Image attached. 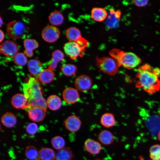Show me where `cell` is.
Returning a JSON list of instances; mask_svg holds the SVG:
<instances>
[{
    "label": "cell",
    "mask_w": 160,
    "mask_h": 160,
    "mask_svg": "<svg viewBox=\"0 0 160 160\" xmlns=\"http://www.w3.org/2000/svg\"><path fill=\"white\" fill-rule=\"evenodd\" d=\"M92 84V80L90 78L85 75L78 76L76 79L74 81L76 89L80 92H84L89 90Z\"/></svg>",
    "instance_id": "obj_10"
},
{
    "label": "cell",
    "mask_w": 160,
    "mask_h": 160,
    "mask_svg": "<svg viewBox=\"0 0 160 160\" xmlns=\"http://www.w3.org/2000/svg\"><path fill=\"white\" fill-rule=\"evenodd\" d=\"M55 76V73L53 71L48 68L43 70L38 77L39 80L41 82L47 84L53 81Z\"/></svg>",
    "instance_id": "obj_24"
},
{
    "label": "cell",
    "mask_w": 160,
    "mask_h": 160,
    "mask_svg": "<svg viewBox=\"0 0 160 160\" xmlns=\"http://www.w3.org/2000/svg\"><path fill=\"white\" fill-rule=\"evenodd\" d=\"M39 152L35 147L33 146H29L26 148L25 155L28 159L33 160L38 158Z\"/></svg>",
    "instance_id": "obj_29"
},
{
    "label": "cell",
    "mask_w": 160,
    "mask_h": 160,
    "mask_svg": "<svg viewBox=\"0 0 160 160\" xmlns=\"http://www.w3.org/2000/svg\"><path fill=\"white\" fill-rule=\"evenodd\" d=\"M26 109L29 118L33 121H41L46 116L47 109L42 108L38 106H30Z\"/></svg>",
    "instance_id": "obj_8"
},
{
    "label": "cell",
    "mask_w": 160,
    "mask_h": 160,
    "mask_svg": "<svg viewBox=\"0 0 160 160\" xmlns=\"http://www.w3.org/2000/svg\"><path fill=\"white\" fill-rule=\"evenodd\" d=\"M11 103L12 106L17 109H26L27 108L28 100L24 94L18 93L12 97Z\"/></svg>",
    "instance_id": "obj_15"
},
{
    "label": "cell",
    "mask_w": 160,
    "mask_h": 160,
    "mask_svg": "<svg viewBox=\"0 0 160 160\" xmlns=\"http://www.w3.org/2000/svg\"><path fill=\"white\" fill-rule=\"evenodd\" d=\"M64 101L69 104H74L77 102L80 96L77 90L73 87H68L65 89L63 92Z\"/></svg>",
    "instance_id": "obj_12"
},
{
    "label": "cell",
    "mask_w": 160,
    "mask_h": 160,
    "mask_svg": "<svg viewBox=\"0 0 160 160\" xmlns=\"http://www.w3.org/2000/svg\"><path fill=\"white\" fill-rule=\"evenodd\" d=\"M96 60L97 67L103 72L111 76H114L117 73L119 67L112 57H97Z\"/></svg>",
    "instance_id": "obj_4"
},
{
    "label": "cell",
    "mask_w": 160,
    "mask_h": 160,
    "mask_svg": "<svg viewBox=\"0 0 160 160\" xmlns=\"http://www.w3.org/2000/svg\"><path fill=\"white\" fill-rule=\"evenodd\" d=\"M24 45L25 49L31 50H33L38 47L37 42L33 39H25L24 41Z\"/></svg>",
    "instance_id": "obj_32"
},
{
    "label": "cell",
    "mask_w": 160,
    "mask_h": 160,
    "mask_svg": "<svg viewBox=\"0 0 160 160\" xmlns=\"http://www.w3.org/2000/svg\"><path fill=\"white\" fill-rule=\"evenodd\" d=\"M38 130V125L34 123H29L27 125L26 128L27 132L31 135L35 134L37 132Z\"/></svg>",
    "instance_id": "obj_33"
},
{
    "label": "cell",
    "mask_w": 160,
    "mask_h": 160,
    "mask_svg": "<svg viewBox=\"0 0 160 160\" xmlns=\"http://www.w3.org/2000/svg\"><path fill=\"white\" fill-rule=\"evenodd\" d=\"M148 0H134L133 2L138 7H142L146 5L148 3Z\"/></svg>",
    "instance_id": "obj_34"
},
{
    "label": "cell",
    "mask_w": 160,
    "mask_h": 160,
    "mask_svg": "<svg viewBox=\"0 0 160 160\" xmlns=\"http://www.w3.org/2000/svg\"><path fill=\"white\" fill-rule=\"evenodd\" d=\"M158 138L159 140L160 141V131L158 133Z\"/></svg>",
    "instance_id": "obj_37"
},
{
    "label": "cell",
    "mask_w": 160,
    "mask_h": 160,
    "mask_svg": "<svg viewBox=\"0 0 160 160\" xmlns=\"http://www.w3.org/2000/svg\"><path fill=\"white\" fill-rule=\"evenodd\" d=\"M100 122L104 127L109 128L114 126L116 121L114 116L112 113H107L102 115L100 119Z\"/></svg>",
    "instance_id": "obj_21"
},
{
    "label": "cell",
    "mask_w": 160,
    "mask_h": 160,
    "mask_svg": "<svg viewBox=\"0 0 160 160\" xmlns=\"http://www.w3.org/2000/svg\"><path fill=\"white\" fill-rule=\"evenodd\" d=\"M39 152V160H55V153L52 149L43 147Z\"/></svg>",
    "instance_id": "obj_22"
},
{
    "label": "cell",
    "mask_w": 160,
    "mask_h": 160,
    "mask_svg": "<svg viewBox=\"0 0 160 160\" xmlns=\"http://www.w3.org/2000/svg\"><path fill=\"white\" fill-rule=\"evenodd\" d=\"M73 157L72 150L69 148L65 147L55 153V160H71Z\"/></svg>",
    "instance_id": "obj_18"
},
{
    "label": "cell",
    "mask_w": 160,
    "mask_h": 160,
    "mask_svg": "<svg viewBox=\"0 0 160 160\" xmlns=\"http://www.w3.org/2000/svg\"><path fill=\"white\" fill-rule=\"evenodd\" d=\"M1 121L2 124L7 128L14 127L17 123V119L15 116L9 112L6 113L3 115Z\"/></svg>",
    "instance_id": "obj_20"
},
{
    "label": "cell",
    "mask_w": 160,
    "mask_h": 160,
    "mask_svg": "<svg viewBox=\"0 0 160 160\" xmlns=\"http://www.w3.org/2000/svg\"><path fill=\"white\" fill-rule=\"evenodd\" d=\"M47 106L51 110L56 111L59 109L62 105L60 97L56 95L49 96L47 101Z\"/></svg>",
    "instance_id": "obj_23"
},
{
    "label": "cell",
    "mask_w": 160,
    "mask_h": 160,
    "mask_svg": "<svg viewBox=\"0 0 160 160\" xmlns=\"http://www.w3.org/2000/svg\"><path fill=\"white\" fill-rule=\"evenodd\" d=\"M51 143L53 147L57 150L65 148V144L64 139L60 136H57L52 138Z\"/></svg>",
    "instance_id": "obj_28"
},
{
    "label": "cell",
    "mask_w": 160,
    "mask_h": 160,
    "mask_svg": "<svg viewBox=\"0 0 160 160\" xmlns=\"http://www.w3.org/2000/svg\"><path fill=\"white\" fill-rule=\"evenodd\" d=\"M23 91L27 99L28 107L38 106L47 109V101L43 97L41 87L37 79L30 78L28 82L24 84Z\"/></svg>",
    "instance_id": "obj_2"
},
{
    "label": "cell",
    "mask_w": 160,
    "mask_h": 160,
    "mask_svg": "<svg viewBox=\"0 0 160 160\" xmlns=\"http://www.w3.org/2000/svg\"><path fill=\"white\" fill-rule=\"evenodd\" d=\"M98 139L101 144L105 145H109L114 141L115 138L112 133L108 130L101 131L98 135Z\"/></svg>",
    "instance_id": "obj_16"
},
{
    "label": "cell",
    "mask_w": 160,
    "mask_h": 160,
    "mask_svg": "<svg viewBox=\"0 0 160 160\" xmlns=\"http://www.w3.org/2000/svg\"><path fill=\"white\" fill-rule=\"evenodd\" d=\"M149 153L151 160H160V145L152 146L150 149Z\"/></svg>",
    "instance_id": "obj_30"
},
{
    "label": "cell",
    "mask_w": 160,
    "mask_h": 160,
    "mask_svg": "<svg viewBox=\"0 0 160 160\" xmlns=\"http://www.w3.org/2000/svg\"><path fill=\"white\" fill-rule=\"evenodd\" d=\"M66 35L69 41L80 43L88 41L82 36L80 31L75 27H71L68 28L66 31Z\"/></svg>",
    "instance_id": "obj_13"
},
{
    "label": "cell",
    "mask_w": 160,
    "mask_h": 160,
    "mask_svg": "<svg viewBox=\"0 0 160 160\" xmlns=\"http://www.w3.org/2000/svg\"><path fill=\"white\" fill-rule=\"evenodd\" d=\"M52 56V58L48 68L53 71L56 68L58 63L63 59L64 55L62 51L56 50L53 52Z\"/></svg>",
    "instance_id": "obj_25"
},
{
    "label": "cell",
    "mask_w": 160,
    "mask_h": 160,
    "mask_svg": "<svg viewBox=\"0 0 160 160\" xmlns=\"http://www.w3.org/2000/svg\"><path fill=\"white\" fill-rule=\"evenodd\" d=\"M0 41L1 42L3 39L4 37V35L3 32L1 30L0 31Z\"/></svg>",
    "instance_id": "obj_36"
},
{
    "label": "cell",
    "mask_w": 160,
    "mask_h": 160,
    "mask_svg": "<svg viewBox=\"0 0 160 160\" xmlns=\"http://www.w3.org/2000/svg\"><path fill=\"white\" fill-rule=\"evenodd\" d=\"M61 71L64 75L68 76H71L76 74L77 71V68L74 65L66 64L62 66Z\"/></svg>",
    "instance_id": "obj_27"
},
{
    "label": "cell",
    "mask_w": 160,
    "mask_h": 160,
    "mask_svg": "<svg viewBox=\"0 0 160 160\" xmlns=\"http://www.w3.org/2000/svg\"><path fill=\"white\" fill-rule=\"evenodd\" d=\"M25 31V25L21 22L12 21L9 22L7 24V34L12 38L17 39L22 37Z\"/></svg>",
    "instance_id": "obj_6"
},
{
    "label": "cell",
    "mask_w": 160,
    "mask_h": 160,
    "mask_svg": "<svg viewBox=\"0 0 160 160\" xmlns=\"http://www.w3.org/2000/svg\"><path fill=\"white\" fill-rule=\"evenodd\" d=\"M13 61L16 64L23 66L26 64L27 60L25 54L22 52H19L13 57Z\"/></svg>",
    "instance_id": "obj_31"
},
{
    "label": "cell",
    "mask_w": 160,
    "mask_h": 160,
    "mask_svg": "<svg viewBox=\"0 0 160 160\" xmlns=\"http://www.w3.org/2000/svg\"><path fill=\"white\" fill-rule=\"evenodd\" d=\"M24 53L25 55L28 57H31L33 54L32 50L25 49L24 51Z\"/></svg>",
    "instance_id": "obj_35"
},
{
    "label": "cell",
    "mask_w": 160,
    "mask_h": 160,
    "mask_svg": "<svg viewBox=\"0 0 160 160\" xmlns=\"http://www.w3.org/2000/svg\"><path fill=\"white\" fill-rule=\"evenodd\" d=\"M28 66L30 72L35 76H38L43 70L42 64L38 60H30L28 62Z\"/></svg>",
    "instance_id": "obj_19"
},
{
    "label": "cell",
    "mask_w": 160,
    "mask_h": 160,
    "mask_svg": "<svg viewBox=\"0 0 160 160\" xmlns=\"http://www.w3.org/2000/svg\"><path fill=\"white\" fill-rule=\"evenodd\" d=\"M19 50L18 44L15 41L6 40L0 44V51L2 54L9 57H14Z\"/></svg>",
    "instance_id": "obj_7"
},
{
    "label": "cell",
    "mask_w": 160,
    "mask_h": 160,
    "mask_svg": "<svg viewBox=\"0 0 160 160\" xmlns=\"http://www.w3.org/2000/svg\"><path fill=\"white\" fill-rule=\"evenodd\" d=\"M50 23L52 25H57L63 22L64 17L58 11L55 10L52 12L49 16Z\"/></svg>",
    "instance_id": "obj_26"
},
{
    "label": "cell",
    "mask_w": 160,
    "mask_h": 160,
    "mask_svg": "<svg viewBox=\"0 0 160 160\" xmlns=\"http://www.w3.org/2000/svg\"><path fill=\"white\" fill-rule=\"evenodd\" d=\"M107 15V11L104 8L95 7L91 10V17L96 21L101 22L106 19Z\"/></svg>",
    "instance_id": "obj_17"
},
{
    "label": "cell",
    "mask_w": 160,
    "mask_h": 160,
    "mask_svg": "<svg viewBox=\"0 0 160 160\" xmlns=\"http://www.w3.org/2000/svg\"><path fill=\"white\" fill-rule=\"evenodd\" d=\"M2 23H3V22H2V19L1 17H0V26H1V25L2 24Z\"/></svg>",
    "instance_id": "obj_38"
},
{
    "label": "cell",
    "mask_w": 160,
    "mask_h": 160,
    "mask_svg": "<svg viewBox=\"0 0 160 160\" xmlns=\"http://www.w3.org/2000/svg\"><path fill=\"white\" fill-rule=\"evenodd\" d=\"M64 124L65 128L68 131L76 132L80 129L82 123L78 116L72 115L68 116L64 121Z\"/></svg>",
    "instance_id": "obj_11"
},
{
    "label": "cell",
    "mask_w": 160,
    "mask_h": 160,
    "mask_svg": "<svg viewBox=\"0 0 160 160\" xmlns=\"http://www.w3.org/2000/svg\"><path fill=\"white\" fill-rule=\"evenodd\" d=\"M60 31L57 27L52 25H47L42 30L41 35L43 39L48 42H53L59 38Z\"/></svg>",
    "instance_id": "obj_9"
},
{
    "label": "cell",
    "mask_w": 160,
    "mask_h": 160,
    "mask_svg": "<svg viewBox=\"0 0 160 160\" xmlns=\"http://www.w3.org/2000/svg\"><path fill=\"white\" fill-rule=\"evenodd\" d=\"M89 44L69 41L64 44V49L65 54L71 59L75 60L78 57L84 56L85 48Z\"/></svg>",
    "instance_id": "obj_5"
},
{
    "label": "cell",
    "mask_w": 160,
    "mask_h": 160,
    "mask_svg": "<svg viewBox=\"0 0 160 160\" xmlns=\"http://www.w3.org/2000/svg\"><path fill=\"white\" fill-rule=\"evenodd\" d=\"M116 61L119 67L122 66L128 69L135 68L140 64L141 60L135 54L127 52L117 49H113L109 53Z\"/></svg>",
    "instance_id": "obj_3"
},
{
    "label": "cell",
    "mask_w": 160,
    "mask_h": 160,
    "mask_svg": "<svg viewBox=\"0 0 160 160\" xmlns=\"http://www.w3.org/2000/svg\"><path fill=\"white\" fill-rule=\"evenodd\" d=\"M84 147L86 151L92 155L99 154L102 148L101 144L100 143L90 138L88 139L85 141Z\"/></svg>",
    "instance_id": "obj_14"
},
{
    "label": "cell",
    "mask_w": 160,
    "mask_h": 160,
    "mask_svg": "<svg viewBox=\"0 0 160 160\" xmlns=\"http://www.w3.org/2000/svg\"><path fill=\"white\" fill-rule=\"evenodd\" d=\"M160 74L159 68L153 69L149 64H145L137 70L136 86L149 94L158 91L160 89V81L159 79Z\"/></svg>",
    "instance_id": "obj_1"
}]
</instances>
